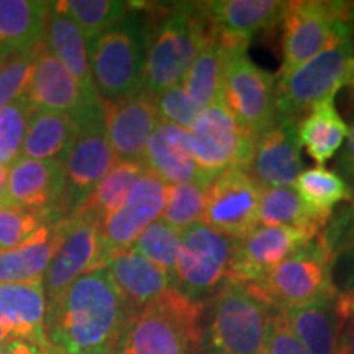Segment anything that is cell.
Returning <instances> with one entry per match:
<instances>
[{
  "mask_svg": "<svg viewBox=\"0 0 354 354\" xmlns=\"http://www.w3.org/2000/svg\"><path fill=\"white\" fill-rule=\"evenodd\" d=\"M128 313L107 268L94 269L48 300L44 336L61 354L113 349Z\"/></svg>",
  "mask_w": 354,
  "mask_h": 354,
  "instance_id": "obj_1",
  "label": "cell"
},
{
  "mask_svg": "<svg viewBox=\"0 0 354 354\" xmlns=\"http://www.w3.org/2000/svg\"><path fill=\"white\" fill-rule=\"evenodd\" d=\"M210 28L202 2L171 3L145 19V91L158 95L183 84Z\"/></svg>",
  "mask_w": 354,
  "mask_h": 354,
  "instance_id": "obj_2",
  "label": "cell"
},
{
  "mask_svg": "<svg viewBox=\"0 0 354 354\" xmlns=\"http://www.w3.org/2000/svg\"><path fill=\"white\" fill-rule=\"evenodd\" d=\"M203 338V304L172 287L130 310L113 354H196Z\"/></svg>",
  "mask_w": 354,
  "mask_h": 354,
  "instance_id": "obj_3",
  "label": "cell"
},
{
  "mask_svg": "<svg viewBox=\"0 0 354 354\" xmlns=\"http://www.w3.org/2000/svg\"><path fill=\"white\" fill-rule=\"evenodd\" d=\"M246 287L276 312L335 300L339 294L333 281V258L318 236Z\"/></svg>",
  "mask_w": 354,
  "mask_h": 354,
  "instance_id": "obj_4",
  "label": "cell"
},
{
  "mask_svg": "<svg viewBox=\"0 0 354 354\" xmlns=\"http://www.w3.org/2000/svg\"><path fill=\"white\" fill-rule=\"evenodd\" d=\"M145 17L128 13L117 26L88 44L92 81L100 102L145 91Z\"/></svg>",
  "mask_w": 354,
  "mask_h": 354,
  "instance_id": "obj_5",
  "label": "cell"
},
{
  "mask_svg": "<svg viewBox=\"0 0 354 354\" xmlns=\"http://www.w3.org/2000/svg\"><path fill=\"white\" fill-rule=\"evenodd\" d=\"M343 87L354 91L353 28L290 74L276 77L277 117L300 120L310 107L323 99L336 97Z\"/></svg>",
  "mask_w": 354,
  "mask_h": 354,
  "instance_id": "obj_6",
  "label": "cell"
},
{
  "mask_svg": "<svg viewBox=\"0 0 354 354\" xmlns=\"http://www.w3.org/2000/svg\"><path fill=\"white\" fill-rule=\"evenodd\" d=\"M248 44L250 39L230 37L221 99L238 123L256 140L277 120L276 76L250 59Z\"/></svg>",
  "mask_w": 354,
  "mask_h": 354,
  "instance_id": "obj_7",
  "label": "cell"
},
{
  "mask_svg": "<svg viewBox=\"0 0 354 354\" xmlns=\"http://www.w3.org/2000/svg\"><path fill=\"white\" fill-rule=\"evenodd\" d=\"M272 310L243 284L225 282L210 302L209 342L221 354H261Z\"/></svg>",
  "mask_w": 354,
  "mask_h": 354,
  "instance_id": "obj_8",
  "label": "cell"
},
{
  "mask_svg": "<svg viewBox=\"0 0 354 354\" xmlns=\"http://www.w3.org/2000/svg\"><path fill=\"white\" fill-rule=\"evenodd\" d=\"M281 24L284 59L277 77L290 74L351 30L344 20V2H287Z\"/></svg>",
  "mask_w": 354,
  "mask_h": 354,
  "instance_id": "obj_9",
  "label": "cell"
},
{
  "mask_svg": "<svg viewBox=\"0 0 354 354\" xmlns=\"http://www.w3.org/2000/svg\"><path fill=\"white\" fill-rule=\"evenodd\" d=\"M77 135L64 159L66 187L61 203L64 216L73 215L88 194L117 162L107 140L102 102L74 117Z\"/></svg>",
  "mask_w": 354,
  "mask_h": 354,
  "instance_id": "obj_10",
  "label": "cell"
},
{
  "mask_svg": "<svg viewBox=\"0 0 354 354\" xmlns=\"http://www.w3.org/2000/svg\"><path fill=\"white\" fill-rule=\"evenodd\" d=\"M254 138L233 117L223 99L198 112L189 128L190 151L202 172L215 179L230 167H246L253 156Z\"/></svg>",
  "mask_w": 354,
  "mask_h": 354,
  "instance_id": "obj_11",
  "label": "cell"
},
{
  "mask_svg": "<svg viewBox=\"0 0 354 354\" xmlns=\"http://www.w3.org/2000/svg\"><path fill=\"white\" fill-rule=\"evenodd\" d=\"M233 250L234 240L205 223L184 230L172 277L174 287L196 300L214 294L227 281Z\"/></svg>",
  "mask_w": 354,
  "mask_h": 354,
  "instance_id": "obj_12",
  "label": "cell"
},
{
  "mask_svg": "<svg viewBox=\"0 0 354 354\" xmlns=\"http://www.w3.org/2000/svg\"><path fill=\"white\" fill-rule=\"evenodd\" d=\"M263 187L246 167L220 172L207 189L203 223L238 241L258 228V207Z\"/></svg>",
  "mask_w": 354,
  "mask_h": 354,
  "instance_id": "obj_13",
  "label": "cell"
},
{
  "mask_svg": "<svg viewBox=\"0 0 354 354\" xmlns=\"http://www.w3.org/2000/svg\"><path fill=\"white\" fill-rule=\"evenodd\" d=\"M107 266L100 238V225L73 214L61 220V245L43 277L46 302L84 274Z\"/></svg>",
  "mask_w": 354,
  "mask_h": 354,
  "instance_id": "obj_14",
  "label": "cell"
},
{
  "mask_svg": "<svg viewBox=\"0 0 354 354\" xmlns=\"http://www.w3.org/2000/svg\"><path fill=\"white\" fill-rule=\"evenodd\" d=\"M313 240L315 236L294 228H256L248 236L234 241L225 282L243 286L256 284L282 261L290 258Z\"/></svg>",
  "mask_w": 354,
  "mask_h": 354,
  "instance_id": "obj_15",
  "label": "cell"
},
{
  "mask_svg": "<svg viewBox=\"0 0 354 354\" xmlns=\"http://www.w3.org/2000/svg\"><path fill=\"white\" fill-rule=\"evenodd\" d=\"M166 190L167 184L146 171L120 209L102 221L100 238L107 264L115 254L135 245L136 238L162 216Z\"/></svg>",
  "mask_w": 354,
  "mask_h": 354,
  "instance_id": "obj_16",
  "label": "cell"
},
{
  "mask_svg": "<svg viewBox=\"0 0 354 354\" xmlns=\"http://www.w3.org/2000/svg\"><path fill=\"white\" fill-rule=\"evenodd\" d=\"M299 118L277 117L274 125L254 141L248 172L261 187H292L302 172Z\"/></svg>",
  "mask_w": 354,
  "mask_h": 354,
  "instance_id": "obj_17",
  "label": "cell"
},
{
  "mask_svg": "<svg viewBox=\"0 0 354 354\" xmlns=\"http://www.w3.org/2000/svg\"><path fill=\"white\" fill-rule=\"evenodd\" d=\"M107 140L117 161H141L158 127L159 115L154 95L141 91L125 99L102 102Z\"/></svg>",
  "mask_w": 354,
  "mask_h": 354,
  "instance_id": "obj_18",
  "label": "cell"
},
{
  "mask_svg": "<svg viewBox=\"0 0 354 354\" xmlns=\"http://www.w3.org/2000/svg\"><path fill=\"white\" fill-rule=\"evenodd\" d=\"M64 165L59 161H37L19 158L8 167V205L44 215L61 214L64 197Z\"/></svg>",
  "mask_w": 354,
  "mask_h": 354,
  "instance_id": "obj_19",
  "label": "cell"
},
{
  "mask_svg": "<svg viewBox=\"0 0 354 354\" xmlns=\"http://www.w3.org/2000/svg\"><path fill=\"white\" fill-rule=\"evenodd\" d=\"M32 77L24 95L33 109L66 113L74 118L91 105L99 104L84 97L76 79L48 51L43 39L32 48Z\"/></svg>",
  "mask_w": 354,
  "mask_h": 354,
  "instance_id": "obj_20",
  "label": "cell"
},
{
  "mask_svg": "<svg viewBox=\"0 0 354 354\" xmlns=\"http://www.w3.org/2000/svg\"><path fill=\"white\" fill-rule=\"evenodd\" d=\"M143 165L167 185L198 184L209 187L212 177L201 171L190 151L189 130L159 122L148 140Z\"/></svg>",
  "mask_w": 354,
  "mask_h": 354,
  "instance_id": "obj_21",
  "label": "cell"
},
{
  "mask_svg": "<svg viewBox=\"0 0 354 354\" xmlns=\"http://www.w3.org/2000/svg\"><path fill=\"white\" fill-rule=\"evenodd\" d=\"M127 307L136 310L172 289V277L133 248L120 251L105 266Z\"/></svg>",
  "mask_w": 354,
  "mask_h": 354,
  "instance_id": "obj_22",
  "label": "cell"
},
{
  "mask_svg": "<svg viewBox=\"0 0 354 354\" xmlns=\"http://www.w3.org/2000/svg\"><path fill=\"white\" fill-rule=\"evenodd\" d=\"M43 41L46 44L48 51L68 69L71 76L76 79L84 97L88 102H100L95 92L94 81H92L86 38L68 15L57 10L55 2H50Z\"/></svg>",
  "mask_w": 354,
  "mask_h": 354,
  "instance_id": "obj_23",
  "label": "cell"
},
{
  "mask_svg": "<svg viewBox=\"0 0 354 354\" xmlns=\"http://www.w3.org/2000/svg\"><path fill=\"white\" fill-rule=\"evenodd\" d=\"M207 19L216 30L230 37L251 39L272 30L284 17L287 2L279 0H214L202 2Z\"/></svg>",
  "mask_w": 354,
  "mask_h": 354,
  "instance_id": "obj_24",
  "label": "cell"
},
{
  "mask_svg": "<svg viewBox=\"0 0 354 354\" xmlns=\"http://www.w3.org/2000/svg\"><path fill=\"white\" fill-rule=\"evenodd\" d=\"M46 294L43 281L0 284V323L12 338L48 344L44 336Z\"/></svg>",
  "mask_w": 354,
  "mask_h": 354,
  "instance_id": "obj_25",
  "label": "cell"
},
{
  "mask_svg": "<svg viewBox=\"0 0 354 354\" xmlns=\"http://www.w3.org/2000/svg\"><path fill=\"white\" fill-rule=\"evenodd\" d=\"M61 220L63 215L55 216L33 240L0 253V284L43 281L48 266L61 245Z\"/></svg>",
  "mask_w": 354,
  "mask_h": 354,
  "instance_id": "obj_26",
  "label": "cell"
},
{
  "mask_svg": "<svg viewBox=\"0 0 354 354\" xmlns=\"http://www.w3.org/2000/svg\"><path fill=\"white\" fill-rule=\"evenodd\" d=\"M76 135L77 125L71 115L35 109L30 115L20 158L64 165Z\"/></svg>",
  "mask_w": 354,
  "mask_h": 354,
  "instance_id": "obj_27",
  "label": "cell"
},
{
  "mask_svg": "<svg viewBox=\"0 0 354 354\" xmlns=\"http://www.w3.org/2000/svg\"><path fill=\"white\" fill-rule=\"evenodd\" d=\"M299 140L308 156L323 166L339 151L348 138L349 127L335 105V97L310 107L299 120Z\"/></svg>",
  "mask_w": 354,
  "mask_h": 354,
  "instance_id": "obj_28",
  "label": "cell"
},
{
  "mask_svg": "<svg viewBox=\"0 0 354 354\" xmlns=\"http://www.w3.org/2000/svg\"><path fill=\"white\" fill-rule=\"evenodd\" d=\"M282 313L310 354H336L344 323L336 313L335 300H323Z\"/></svg>",
  "mask_w": 354,
  "mask_h": 354,
  "instance_id": "obj_29",
  "label": "cell"
},
{
  "mask_svg": "<svg viewBox=\"0 0 354 354\" xmlns=\"http://www.w3.org/2000/svg\"><path fill=\"white\" fill-rule=\"evenodd\" d=\"M228 48V35L218 32L212 25L202 50L198 51L189 73L185 74L183 86L201 110L221 97V79H223Z\"/></svg>",
  "mask_w": 354,
  "mask_h": 354,
  "instance_id": "obj_30",
  "label": "cell"
},
{
  "mask_svg": "<svg viewBox=\"0 0 354 354\" xmlns=\"http://www.w3.org/2000/svg\"><path fill=\"white\" fill-rule=\"evenodd\" d=\"M50 2L0 0V51L32 50L44 37Z\"/></svg>",
  "mask_w": 354,
  "mask_h": 354,
  "instance_id": "obj_31",
  "label": "cell"
},
{
  "mask_svg": "<svg viewBox=\"0 0 354 354\" xmlns=\"http://www.w3.org/2000/svg\"><path fill=\"white\" fill-rule=\"evenodd\" d=\"M295 192L318 223L326 227L336 205L342 202H353L354 190L336 171L325 166L302 169L294 184Z\"/></svg>",
  "mask_w": 354,
  "mask_h": 354,
  "instance_id": "obj_32",
  "label": "cell"
},
{
  "mask_svg": "<svg viewBox=\"0 0 354 354\" xmlns=\"http://www.w3.org/2000/svg\"><path fill=\"white\" fill-rule=\"evenodd\" d=\"M145 172L146 167L141 161H117L74 214L87 216L100 225L125 203Z\"/></svg>",
  "mask_w": 354,
  "mask_h": 354,
  "instance_id": "obj_33",
  "label": "cell"
},
{
  "mask_svg": "<svg viewBox=\"0 0 354 354\" xmlns=\"http://www.w3.org/2000/svg\"><path fill=\"white\" fill-rule=\"evenodd\" d=\"M258 223L263 227L294 228L315 238L325 228L308 214L292 187H263L258 207Z\"/></svg>",
  "mask_w": 354,
  "mask_h": 354,
  "instance_id": "obj_34",
  "label": "cell"
},
{
  "mask_svg": "<svg viewBox=\"0 0 354 354\" xmlns=\"http://www.w3.org/2000/svg\"><path fill=\"white\" fill-rule=\"evenodd\" d=\"M55 6L77 25L87 46L120 24L130 12V3L120 0H64Z\"/></svg>",
  "mask_w": 354,
  "mask_h": 354,
  "instance_id": "obj_35",
  "label": "cell"
},
{
  "mask_svg": "<svg viewBox=\"0 0 354 354\" xmlns=\"http://www.w3.org/2000/svg\"><path fill=\"white\" fill-rule=\"evenodd\" d=\"M207 189L209 187L198 184L167 185L162 220L179 232L202 223L207 205Z\"/></svg>",
  "mask_w": 354,
  "mask_h": 354,
  "instance_id": "obj_36",
  "label": "cell"
},
{
  "mask_svg": "<svg viewBox=\"0 0 354 354\" xmlns=\"http://www.w3.org/2000/svg\"><path fill=\"white\" fill-rule=\"evenodd\" d=\"M180 233L183 232L172 228L165 220L159 218L153 221L136 238L135 245L131 248L148 261H151L153 264H156L158 268H161L166 274H169L171 277H174L180 248Z\"/></svg>",
  "mask_w": 354,
  "mask_h": 354,
  "instance_id": "obj_37",
  "label": "cell"
},
{
  "mask_svg": "<svg viewBox=\"0 0 354 354\" xmlns=\"http://www.w3.org/2000/svg\"><path fill=\"white\" fill-rule=\"evenodd\" d=\"M33 105L24 97L0 109V166L10 167L21 156Z\"/></svg>",
  "mask_w": 354,
  "mask_h": 354,
  "instance_id": "obj_38",
  "label": "cell"
},
{
  "mask_svg": "<svg viewBox=\"0 0 354 354\" xmlns=\"http://www.w3.org/2000/svg\"><path fill=\"white\" fill-rule=\"evenodd\" d=\"M57 215L61 214L44 215L15 207H0V253L12 251L33 240L44 225Z\"/></svg>",
  "mask_w": 354,
  "mask_h": 354,
  "instance_id": "obj_39",
  "label": "cell"
},
{
  "mask_svg": "<svg viewBox=\"0 0 354 354\" xmlns=\"http://www.w3.org/2000/svg\"><path fill=\"white\" fill-rule=\"evenodd\" d=\"M32 71V50L0 53V109L24 97Z\"/></svg>",
  "mask_w": 354,
  "mask_h": 354,
  "instance_id": "obj_40",
  "label": "cell"
},
{
  "mask_svg": "<svg viewBox=\"0 0 354 354\" xmlns=\"http://www.w3.org/2000/svg\"><path fill=\"white\" fill-rule=\"evenodd\" d=\"M154 104H156L159 120L180 127L184 130H189L192 127L201 112V109L190 99L189 92L185 91L183 84H177L161 94L154 95Z\"/></svg>",
  "mask_w": 354,
  "mask_h": 354,
  "instance_id": "obj_41",
  "label": "cell"
},
{
  "mask_svg": "<svg viewBox=\"0 0 354 354\" xmlns=\"http://www.w3.org/2000/svg\"><path fill=\"white\" fill-rule=\"evenodd\" d=\"M323 246L331 254V258H338L339 254L354 248V201L351 205L333 215L323 232L318 234Z\"/></svg>",
  "mask_w": 354,
  "mask_h": 354,
  "instance_id": "obj_42",
  "label": "cell"
},
{
  "mask_svg": "<svg viewBox=\"0 0 354 354\" xmlns=\"http://www.w3.org/2000/svg\"><path fill=\"white\" fill-rule=\"evenodd\" d=\"M261 354H310L294 331L290 330L284 313L272 310Z\"/></svg>",
  "mask_w": 354,
  "mask_h": 354,
  "instance_id": "obj_43",
  "label": "cell"
},
{
  "mask_svg": "<svg viewBox=\"0 0 354 354\" xmlns=\"http://www.w3.org/2000/svg\"><path fill=\"white\" fill-rule=\"evenodd\" d=\"M333 281L335 286L342 284L343 292L354 289V248L339 254L333 261Z\"/></svg>",
  "mask_w": 354,
  "mask_h": 354,
  "instance_id": "obj_44",
  "label": "cell"
},
{
  "mask_svg": "<svg viewBox=\"0 0 354 354\" xmlns=\"http://www.w3.org/2000/svg\"><path fill=\"white\" fill-rule=\"evenodd\" d=\"M336 172L343 177L354 190V120L349 128L346 145H344L338 161H336Z\"/></svg>",
  "mask_w": 354,
  "mask_h": 354,
  "instance_id": "obj_45",
  "label": "cell"
},
{
  "mask_svg": "<svg viewBox=\"0 0 354 354\" xmlns=\"http://www.w3.org/2000/svg\"><path fill=\"white\" fill-rule=\"evenodd\" d=\"M50 344H41L26 338H10L0 348V354H50Z\"/></svg>",
  "mask_w": 354,
  "mask_h": 354,
  "instance_id": "obj_46",
  "label": "cell"
},
{
  "mask_svg": "<svg viewBox=\"0 0 354 354\" xmlns=\"http://www.w3.org/2000/svg\"><path fill=\"white\" fill-rule=\"evenodd\" d=\"M335 308L343 323L354 320V289L348 292H339L335 299Z\"/></svg>",
  "mask_w": 354,
  "mask_h": 354,
  "instance_id": "obj_47",
  "label": "cell"
},
{
  "mask_svg": "<svg viewBox=\"0 0 354 354\" xmlns=\"http://www.w3.org/2000/svg\"><path fill=\"white\" fill-rule=\"evenodd\" d=\"M336 354H354V320L344 322Z\"/></svg>",
  "mask_w": 354,
  "mask_h": 354,
  "instance_id": "obj_48",
  "label": "cell"
},
{
  "mask_svg": "<svg viewBox=\"0 0 354 354\" xmlns=\"http://www.w3.org/2000/svg\"><path fill=\"white\" fill-rule=\"evenodd\" d=\"M7 177H8V169L7 167L0 166V207H10L8 205V197H7Z\"/></svg>",
  "mask_w": 354,
  "mask_h": 354,
  "instance_id": "obj_49",
  "label": "cell"
},
{
  "mask_svg": "<svg viewBox=\"0 0 354 354\" xmlns=\"http://www.w3.org/2000/svg\"><path fill=\"white\" fill-rule=\"evenodd\" d=\"M344 20L351 25L354 33V2H344Z\"/></svg>",
  "mask_w": 354,
  "mask_h": 354,
  "instance_id": "obj_50",
  "label": "cell"
},
{
  "mask_svg": "<svg viewBox=\"0 0 354 354\" xmlns=\"http://www.w3.org/2000/svg\"><path fill=\"white\" fill-rule=\"evenodd\" d=\"M10 338L12 336H10V333H8V330L2 325V323H0V348H2Z\"/></svg>",
  "mask_w": 354,
  "mask_h": 354,
  "instance_id": "obj_51",
  "label": "cell"
},
{
  "mask_svg": "<svg viewBox=\"0 0 354 354\" xmlns=\"http://www.w3.org/2000/svg\"><path fill=\"white\" fill-rule=\"evenodd\" d=\"M50 354H61V353H57L51 348ZM79 354H113V349L112 348H104V349H95V351H87V353H79Z\"/></svg>",
  "mask_w": 354,
  "mask_h": 354,
  "instance_id": "obj_52",
  "label": "cell"
},
{
  "mask_svg": "<svg viewBox=\"0 0 354 354\" xmlns=\"http://www.w3.org/2000/svg\"><path fill=\"white\" fill-rule=\"evenodd\" d=\"M0 53H3V51H0Z\"/></svg>",
  "mask_w": 354,
  "mask_h": 354,
  "instance_id": "obj_53",
  "label": "cell"
}]
</instances>
